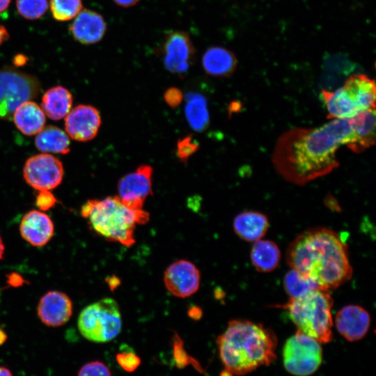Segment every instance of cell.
Wrapping results in <instances>:
<instances>
[{"label":"cell","instance_id":"obj_27","mask_svg":"<svg viewBox=\"0 0 376 376\" xmlns=\"http://www.w3.org/2000/svg\"><path fill=\"white\" fill-rule=\"evenodd\" d=\"M283 286L290 298L299 297L311 290L320 289L313 281L293 269L285 274L283 278Z\"/></svg>","mask_w":376,"mask_h":376},{"label":"cell","instance_id":"obj_31","mask_svg":"<svg viewBox=\"0 0 376 376\" xmlns=\"http://www.w3.org/2000/svg\"><path fill=\"white\" fill-rule=\"evenodd\" d=\"M77 376H111L108 366L100 361H93L84 364Z\"/></svg>","mask_w":376,"mask_h":376},{"label":"cell","instance_id":"obj_30","mask_svg":"<svg viewBox=\"0 0 376 376\" xmlns=\"http://www.w3.org/2000/svg\"><path fill=\"white\" fill-rule=\"evenodd\" d=\"M198 142L191 135L187 136L177 143V156L182 162L186 164L189 158L198 150Z\"/></svg>","mask_w":376,"mask_h":376},{"label":"cell","instance_id":"obj_3","mask_svg":"<svg viewBox=\"0 0 376 376\" xmlns=\"http://www.w3.org/2000/svg\"><path fill=\"white\" fill-rule=\"evenodd\" d=\"M225 370L244 375L276 358L277 339L269 329L247 320H233L217 340Z\"/></svg>","mask_w":376,"mask_h":376},{"label":"cell","instance_id":"obj_10","mask_svg":"<svg viewBox=\"0 0 376 376\" xmlns=\"http://www.w3.org/2000/svg\"><path fill=\"white\" fill-rule=\"evenodd\" d=\"M61 162L49 153H41L29 157L23 169V176L32 188L50 191L57 187L63 178Z\"/></svg>","mask_w":376,"mask_h":376},{"label":"cell","instance_id":"obj_19","mask_svg":"<svg viewBox=\"0 0 376 376\" xmlns=\"http://www.w3.org/2000/svg\"><path fill=\"white\" fill-rule=\"evenodd\" d=\"M350 120L354 141L347 148L354 152L360 153L375 144V109L360 112Z\"/></svg>","mask_w":376,"mask_h":376},{"label":"cell","instance_id":"obj_29","mask_svg":"<svg viewBox=\"0 0 376 376\" xmlns=\"http://www.w3.org/2000/svg\"><path fill=\"white\" fill-rule=\"evenodd\" d=\"M18 13L27 19H37L45 15L48 8L47 0H16Z\"/></svg>","mask_w":376,"mask_h":376},{"label":"cell","instance_id":"obj_17","mask_svg":"<svg viewBox=\"0 0 376 376\" xmlns=\"http://www.w3.org/2000/svg\"><path fill=\"white\" fill-rule=\"evenodd\" d=\"M19 232L21 236L34 246H43L52 238L54 226L50 217L43 212L33 210L22 217Z\"/></svg>","mask_w":376,"mask_h":376},{"label":"cell","instance_id":"obj_26","mask_svg":"<svg viewBox=\"0 0 376 376\" xmlns=\"http://www.w3.org/2000/svg\"><path fill=\"white\" fill-rule=\"evenodd\" d=\"M185 112L190 127L196 132H203L209 125L210 116L205 97L199 93H189L186 96Z\"/></svg>","mask_w":376,"mask_h":376},{"label":"cell","instance_id":"obj_4","mask_svg":"<svg viewBox=\"0 0 376 376\" xmlns=\"http://www.w3.org/2000/svg\"><path fill=\"white\" fill-rule=\"evenodd\" d=\"M91 228L109 241L130 246L135 242L134 230L148 221L149 214L125 206L118 196L87 201L81 208Z\"/></svg>","mask_w":376,"mask_h":376},{"label":"cell","instance_id":"obj_9","mask_svg":"<svg viewBox=\"0 0 376 376\" xmlns=\"http://www.w3.org/2000/svg\"><path fill=\"white\" fill-rule=\"evenodd\" d=\"M283 359L288 373L296 376L311 375L322 361L321 343L297 330L285 343Z\"/></svg>","mask_w":376,"mask_h":376},{"label":"cell","instance_id":"obj_22","mask_svg":"<svg viewBox=\"0 0 376 376\" xmlns=\"http://www.w3.org/2000/svg\"><path fill=\"white\" fill-rule=\"evenodd\" d=\"M45 116L42 109L37 103L29 100L15 109L12 118L22 133L31 136L37 134L44 128Z\"/></svg>","mask_w":376,"mask_h":376},{"label":"cell","instance_id":"obj_2","mask_svg":"<svg viewBox=\"0 0 376 376\" xmlns=\"http://www.w3.org/2000/svg\"><path fill=\"white\" fill-rule=\"evenodd\" d=\"M286 260L291 269L321 290L335 289L352 275L346 244L338 233L325 228L299 235L289 244Z\"/></svg>","mask_w":376,"mask_h":376},{"label":"cell","instance_id":"obj_34","mask_svg":"<svg viewBox=\"0 0 376 376\" xmlns=\"http://www.w3.org/2000/svg\"><path fill=\"white\" fill-rule=\"evenodd\" d=\"M56 203V199L50 191H40L36 196V205L41 211L51 208Z\"/></svg>","mask_w":376,"mask_h":376},{"label":"cell","instance_id":"obj_5","mask_svg":"<svg viewBox=\"0 0 376 376\" xmlns=\"http://www.w3.org/2000/svg\"><path fill=\"white\" fill-rule=\"evenodd\" d=\"M333 299L328 290L315 289L296 298H290L284 309L297 330L320 343L332 340Z\"/></svg>","mask_w":376,"mask_h":376},{"label":"cell","instance_id":"obj_12","mask_svg":"<svg viewBox=\"0 0 376 376\" xmlns=\"http://www.w3.org/2000/svg\"><path fill=\"white\" fill-rule=\"evenodd\" d=\"M152 168L141 165L119 180L118 196L125 206L134 210H143L146 199L152 195Z\"/></svg>","mask_w":376,"mask_h":376},{"label":"cell","instance_id":"obj_13","mask_svg":"<svg viewBox=\"0 0 376 376\" xmlns=\"http://www.w3.org/2000/svg\"><path fill=\"white\" fill-rule=\"evenodd\" d=\"M164 281L166 289L173 295L186 298L198 291L201 273L191 261L179 260L167 267L164 272Z\"/></svg>","mask_w":376,"mask_h":376},{"label":"cell","instance_id":"obj_43","mask_svg":"<svg viewBox=\"0 0 376 376\" xmlns=\"http://www.w3.org/2000/svg\"><path fill=\"white\" fill-rule=\"evenodd\" d=\"M221 376H233V375L226 370H225V371L221 373Z\"/></svg>","mask_w":376,"mask_h":376},{"label":"cell","instance_id":"obj_7","mask_svg":"<svg viewBox=\"0 0 376 376\" xmlns=\"http://www.w3.org/2000/svg\"><path fill=\"white\" fill-rule=\"evenodd\" d=\"M77 326L80 334L95 343L114 339L122 329V317L117 302L104 298L85 307L79 313Z\"/></svg>","mask_w":376,"mask_h":376},{"label":"cell","instance_id":"obj_37","mask_svg":"<svg viewBox=\"0 0 376 376\" xmlns=\"http://www.w3.org/2000/svg\"><path fill=\"white\" fill-rule=\"evenodd\" d=\"M9 38L7 29L0 24V46Z\"/></svg>","mask_w":376,"mask_h":376},{"label":"cell","instance_id":"obj_11","mask_svg":"<svg viewBox=\"0 0 376 376\" xmlns=\"http://www.w3.org/2000/svg\"><path fill=\"white\" fill-rule=\"evenodd\" d=\"M161 50L165 68L180 76L185 75L195 61L196 49L189 35L183 31L167 33Z\"/></svg>","mask_w":376,"mask_h":376},{"label":"cell","instance_id":"obj_8","mask_svg":"<svg viewBox=\"0 0 376 376\" xmlns=\"http://www.w3.org/2000/svg\"><path fill=\"white\" fill-rule=\"evenodd\" d=\"M40 83L33 75L13 68L0 69V118L10 120L15 109L39 93Z\"/></svg>","mask_w":376,"mask_h":376},{"label":"cell","instance_id":"obj_35","mask_svg":"<svg viewBox=\"0 0 376 376\" xmlns=\"http://www.w3.org/2000/svg\"><path fill=\"white\" fill-rule=\"evenodd\" d=\"M113 1L119 6L127 8L135 5L139 0H113Z\"/></svg>","mask_w":376,"mask_h":376},{"label":"cell","instance_id":"obj_33","mask_svg":"<svg viewBox=\"0 0 376 376\" xmlns=\"http://www.w3.org/2000/svg\"><path fill=\"white\" fill-rule=\"evenodd\" d=\"M164 98L169 107L176 108L181 104L183 100V94L179 88L171 87L164 92Z\"/></svg>","mask_w":376,"mask_h":376},{"label":"cell","instance_id":"obj_28","mask_svg":"<svg viewBox=\"0 0 376 376\" xmlns=\"http://www.w3.org/2000/svg\"><path fill=\"white\" fill-rule=\"evenodd\" d=\"M51 13L57 21L65 22L75 18L82 10L81 0H50Z\"/></svg>","mask_w":376,"mask_h":376},{"label":"cell","instance_id":"obj_36","mask_svg":"<svg viewBox=\"0 0 376 376\" xmlns=\"http://www.w3.org/2000/svg\"><path fill=\"white\" fill-rule=\"evenodd\" d=\"M188 312L189 316L193 319L198 320L202 316V311L198 307H191Z\"/></svg>","mask_w":376,"mask_h":376},{"label":"cell","instance_id":"obj_38","mask_svg":"<svg viewBox=\"0 0 376 376\" xmlns=\"http://www.w3.org/2000/svg\"><path fill=\"white\" fill-rule=\"evenodd\" d=\"M14 64L17 66L23 65L26 62V57L24 55H17L14 58Z\"/></svg>","mask_w":376,"mask_h":376},{"label":"cell","instance_id":"obj_23","mask_svg":"<svg viewBox=\"0 0 376 376\" xmlns=\"http://www.w3.org/2000/svg\"><path fill=\"white\" fill-rule=\"evenodd\" d=\"M72 93L65 87L56 86L47 90L42 98V109L49 118L58 120L63 118L71 110Z\"/></svg>","mask_w":376,"mask_h":376},{"label":"cell","instance_id":"obj_16","mask_svg":"<svg viewBox=\"0 0 376 376\" xmlns=\"http://www.w3.org/2000/svg\"><path fill=\"white\" fill-rule=\"evenodd\" d=\"M37 313L43 324L49 327H59L65 324L71 318L72 302L62 292L49 291L41 297Z\"/></svg>","mask_w":376,"mask_h":376},{"label":"cell","instance_id":"obj_40","mask_svg":"<svg viewBox=\"0 0 376 376\" xmlns=\"http://www.w3.org/2000/svg\"><path fill=\"white\" fill-rule=\"evenodd\" d=\"M0 376H13V375L8 368L0 366Z\"/></svg>","mask_w":376,"mask_h":376},{"label":"cell","instance_id":"obj_6","mask_svg":"<svg viewBox=\"0 0 376 376\" xmlns=\"http://www.w3.org/2000/svg\"><path fill=\"white\" fill-rule=\"evenodd\" d=\"M376 88L373 79L363 74L350 75L334 91H322L328 118H352L360 112L375 108Z\"/></svg>","mask_w":376,"mask_h":376},{"label":"cell","instance_id":"obj_20","mask_svg":"<svg viewBox=\"0 0 376 376\" xmlns=\"http://www.w3.org/2000/svg\"><path fill=\"white\" fill-rule=\"evenodd\" d=\"M267 217L260 212L245 211L237 214L233 223L237 235L246 242L262 239L269 228Z\"/></svg>","mask_w":376,"mask_h":376},{"label":"cell","instance_id":"obj_39","mask_svg":"<svg viewBox=\"0 0 376 376\" xmlns=\"http://www.w3.org/2000/svg\"><path fill=\"white\" fill-rule=\"evenodd\" d=\"M11 0H0V13L6 10L9 6Z\"/></svg>","mask_w":376,"mask_h":376},{"label":"cell","instance_id":"obj_41","mask_svg":"<svg viewBox=\"0 0 376 376\" xmlns=\"http://www.w3.org/2000/svg\"><path fill=\"white\" fill-rule=\"evenodd\" d=\"M7 339V336L3 329L0 328V346L2 345Z\"/></svg>","mask_w":376,"mask_h":376},{"label":"cell","instance_id":"obj_1","mask_svg":"<svg viewBox=\"0 0 376 376\" xmlns=\"http://www.w3.org/2000/svg\"><path fill=\"white\" fill-rule=\"evenodd\" d=\"M353 141L350 118H334L318 127L292 128L276 141L272 161L285 180L304 185L336 169L337 150Z\"/></svg>","mask_w":376,"mask_h":376},{"label":"cell","instance_id":"obj_21","mask_svg":"<svg viewBox=\"0 0 376 376\" xmlns=\"http://www.w3.org/2000/svg\"><path fill=\"white\" fill-rule=\"evenodd\" d=\"M202 66L209 75L217 77L230 76L237 68L235 54L223 47H211L203 55Z\"/></svg>","mask_w":376,"mask_h":376},{"label":"cell","instance_id":"obj_14","mask_svg":"<svg viewBox=\"0 0 376 376\" xmlns=\"http://www.w3.org/2000/svg\"><path fill=\"white\" fill-rule=\"evenodd\" d=\"M101 122V116L95 107L79 104L71 109L65 117V129L71 139L88 141L96 136Z\"/></svg>","mask_w":376,"mask_h":376},{"label":"cell","instance_id":"obj_15","mask_svg":"<svg viewBox=\"0 0 376 376\" xmlns=\"http://www.w3.org/2000/svg\"><path fill=\"white\" fill-rule=\"evenodd\" d=\"M335 324L338 333L348 341H357L367 334L370 317L368 312L358 305H347L336 315Z\"/></svg>","mask_w":376,"mask_h":376},{"label":"cell","instance_id":"obj_32","mask_svg":"<svg viewBox=\"0 0 376 376\" xmlns=\"http://www.w3.org/2000/svg\"><path fill=\"white\" fill-rule=\"evenodd\" d=\"M116 360L121 368L130 373L135 370L141 363L140 358L132 352L118 353Z\"/></svg>","mask_w":376,"mask_h":376},{"label":"cell","instance_id":"obj_25","mask_svg":"<svg viewBox=\"0 0 376 376\" xmlns=\"http://www.w3.org/2000/svg\"><path fill=\"white\" fill-rule=\"evenodd\" d=\"M36 148L44 153L67 154L70 152L69 136L60 128L49 125L37 134Z\"/></svg>","mask_w":376,"mask_h":376},{"label":"cell","instance_id":"obj_42","mask_svg":"<svg viewBox=\"0 0 376 376\" xmlns=\"http://www.w3.org/2000/svg\"><path fill=\"white\" fill-rule=\"evenodd\" d=\"M4 250H5L4 244L0 236V260L2 259L3 258Z\"/></svg>","mask_w":376,"mask_h":376},{"label":"cell","instance_id":"obj_24","mask_svg":"<svg viewBox=\"0 0 376 376\" xmlns=\"http://www.w3.org/2000/svg\"><path fill=\"white\" fill-rule=\"evenodd\" d=\"M281 251L278 245L269 240L254 242L250 251L253 267L260 272L267 273L274 270L281 260Z\"/></svg>","mask_w":376,"mask_h":376},{"label":"cell","instance_id":"obj_18","mask_svg":"<svg viewBox=\"0 0 376 376\" xmlns=\"http://www.w3.org/2000/svg\"><path fill=\"white\" fill-rule=\"evenodd\" d=\"M107 25L102 16L89 9H82L70 26L73 38L84 45L98 42L104 37Z\"/></svg>","mask_w":376,"mask_h":376}]
</instances>
